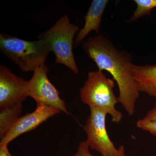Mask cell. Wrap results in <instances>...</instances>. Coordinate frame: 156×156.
I'll return each instance as SVG.
<instances>
[{"mask_svg":"<svg viewBox=\"0 0 156 156\" xmlns=\"http://www.w3.org/2000/svg\"><path fill=\"white\" fill-rule=\"evenodd\" d=\"M85 53L97 66L98 70L108 72L116 82L119 102L129 115L135 113L140 91L130 70L131 56L120 51L101 34L83 43Z\"/></svg>","mask_w":156,"mask_h":156,"instance_id":"1","label":"cell"},{"mask_svg":"<svg viewBox=\"0 0 156 156\" xmlns=\"http://www.w3.org/2000/svg\"><path fill=\"white\" fill-rule=\"evenodd\" d=\"M0 50L24 72H34L44 65L50 52L43 39L26 41L4 33L0 34Z\"/></svg>","mask_w":156,"mask_h":156,"instance_id":"2","label":"cell"},{"mask_svg":"<svg viewBox=\"0 0 156 156\" xmlns=\"http://www.w3.org/2000/svg\"><path fill=\"white\" fill-rule=\"evenodd\" d=\"M115 86L114 80L108 78L102 71L98 69L89 72L80 94L83 103L89 108L103 110L110 115L113 122L119 124L123 115L115 108L119 101L114 91Z\"/></svg>","mask_w":156,"mask_h":156,"instance_id":"3","label":"cell"},{"mask_svg":"<svg viewBox=\"0 0 156 156\" xmlns=\"http://www.w3.org/2000/svg\"><path fill=\"white\" fill-rule=\"evenodd\" d=\"M80 30L65 15L38 37L39 39L46 41L50 52L55 54V63L65 66L76 74L79 73V69L74 56L73 45L75 36Z\"/></svg>","mask_w":156,"mask_h":156,"instance_id":"4","label":"cell"},{"mask_svg":"<svg viewBox=\"0 0 156 156\" xmlns=\"http://www.w3.org/2000/svg\"><path fill=\"white\" fill-rule=\"evenodd\" d=\"M90 113L84 129L87 134L86 140L89 147L102 156H115L118 149L110 138L106 127L107 113L101 109L91 107Z\"/></svg>","mask_w":156,"mask_h":156,"instance_id":"5","label":"cell"},{"mask_svg":"<svg viewBox=\"0 0 156 156\" xmlns=\"http://www.w3.org/2000/svg\"><path fill=\"white\" fill-rule=\"evenodd\" d=\"M49 69L44 64L34 72L32 77L28 81V97L34 98L36 103L44 104L70 115L65 102L59 97L58 90L48 79Z\"/></svg>","mask_w":156,"mask_h":156,"instance_id":"6","label":"cell"},{"mask_svg":"<svg viewBox=\"0 0 156 156\" xmlns=\"http://www.w3.org/2000/svg\"><path fill=\"white\" fill-rule=\"evenodd\" d=\"M28 81L17 76L3 65L0 66V110L16 106L28 97Z\"/></svg>","mask_w":156,"mask_h":156,"instance_id":"7","label":"cell"},{"mask_svg":"<svg viewBox=\"0 0 156 156\" xmlns=\"http://www.w3.org/2000/svg\"><path fill=\"white\" fill-rule=\"evenodd\" d=\"M61 112L58 109L44 104L37 103L36 108L33 112L18 118L9 132L1 139L0 145H8L18 136L33 130Z\"/></svg>","mask_w":156,"mask_h":156,"instance_id":"8","label":"cell"},{"mask_svg":"<svg viewBox=\"0 0 156 156\" xmlns=\"http://www.w3.org/2000/svg\"><path fill=\"white\" fill-rule=\"evenodd\" d=\"M108 2V0H93L85 17L83 27L80 30L76 35L74 44L80 45L92 31L98 34L100 31L101 23L104 12Z\"/></svg>","mask_w":156,"mask_h":156,"instance_id":"9","label":"cell"},{"mask_svg":"<svg viewBox=\"0 0 156 156\" xmlns=\"http://www.w3.org/2000/svg\"><path fill=\"white\" fill-rule=\"evenodd\" d=\"M130 70L140 92L156 98V64H130Z\"/></svg>","mask_w":156,"mask_h":156,"instance_id":"10","label":"cell"},{"mask_svg":"<svg viewBox=\"0 0 156 156\" xmlns=\"http://www.w3.org/2000/svg\"><path fill=\"white\" fill-rule=\"evenodd\" d=\"M22 104L1 110L0 137L2 138L19 118L22 111Z\"/></svg>","mask_w":156,"mask_h":156,"instance_id":"11","label":"cell"},{"mask_svg":"<svg viewBox=\"0 0 156 156\" xmlns=\"http://www.w3.org/2000/svg\"><path fill=\"white\" fill-rule=\"evenodd\" d=\"M134 2L136 3V8L133 16L129 20L130 22L143 16L150 15L152 9L156 8V0H134Z\"/></svg>","mask_w":156,"mask_h":156,"instance_id":"12","label":"cell"},{"mask_svg":"<svg viewBox=\"0 0 156 156\" xmlns=\"http://www.w3.org/2000/svg\"><path fill=\"white\" fill-rule=\"evenodd\" d=\"M89 145L87 141H83L80 143L77 151L74 156H95L90 153ZM115 156H126L125 147L122 145L118 148V151Z\"/></svg>","mask_w":156,"mask_h":156,"instance_id":"13","label":"cell"},{"mask_svg":"<svg viewBox=\"0 0 156 156\" xmlns=\"http://www.w3.org/2000/svg\"><path fill=\"white\" fill-rule=\"evenodd\" d=\"M136 125L137 128L147 131L156 136V120H147L142 119L138 120Z\"/></svg>","mask_w":156,"mask_h":156,"instance_id":"14","label":"cell"},{"mask_svg":"<svg viewBox=\"0 0 156 156\" xmlns=\"http://www.w3.org/2000/svg\"><path fill=\"white\" fill-rule=\"evenodd\" d=\"M143 119L147 120H156V104L149 111Z\"/></svg>","mask_w":156,"mask_h":156,"instance_id":"15","label":"cell"},{"mask_svg":"<svg viewBox=\"0 0 156 156\" xmlns=\"http://www.w3.org/2000/svg\"><path fill=\"white\" fill-rule=\"evenodd\" d=\"M0 156H13L9 152L8 145H0Z\"/></svg>","mask_w":156,"mask_h":156,"instance_id":"16","label":"cell"},{"mask_svg":"<svg viewBox=\"0 0 156 156\" xmlns=\"http://www.w3.org/2000/svg\"></svg>","mask_w":156,"mask_h":156,"instance_id":"17","label":"cell"}]
</instances>
